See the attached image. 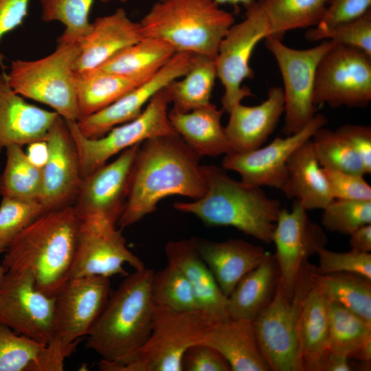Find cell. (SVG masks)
Here are the masks:
<instances>
[{
	"mask_svg": "<svg viewBox=\"0 0 371 371\" xmlns=\"http://www.w3.org/2000/svg\"><path fill=\"white\" fill-rule=\"evenodd\" d=\"M311 280L329 302L337 303L371 324V280L357 274H320L310 264Z\"/></svg>",
	"mask_w": 371,
	"mask_h": 371,
	"instance_id": "obj_34",
	"label": "cell"
},
{
	"mask_svg": "<svg viewBox=\"0 0 371 371\" xmlns=\"http://www.w3.org/2000/svg\"><path fill=\"white\" fill-rule=\"evenodd\" d=\"M94 0H39L41 19L45 22L59 21L65 30L57 43H77L91 30L89 15Z\"/></svg>",
	"mask_w": 371,
	"mask_h": 371,
	"instance_id": "obj_38",
	"label": "cell"
},
{
	"mask_svg": "<svg viewBox=\"0 0 371 371\" xmlns=\"http://www.w3.org/2000/svg\"><path fill=\"white\" fill-rule=\"evenodd\" d=\"M201 157L179 135L151 138L141 144L124 210L117 225L131 226L154 212L163 199L180 195L192 200L206 192Z\"/></svg>",
	"mask_w": 371,
	"mask_h": 371,
	"instance_id": "obj_1",
	"label": "cell"
},
{
	"mask_svg": "<svg viewBox=\"0 0 371 371\" xmlns=\"http://www.w3.org/2000/svg\"><path fill=\"white\" fill-rule=\"evenodd\" d=\"M334 199L371 200V186L364 175L324 168Z\"/></svg>",
	"mask_w": 371,
	"mask_h": 371,
	"instance_id": "obj_46",
	"label": "cell"
},
{
	"mask_svg": "<svg viewBox=\"0 0 371 371\" xmlns=\"http://www.w3.org/2000/svg\"><path fill=\"white\" fill-rule=\"evenodd\" d=\"M159 1V0H157ZM219 5L231 4L234 5H243L245 8L256 0H215Z\"/></svg>",
	"mask_w": 371,
	"mask_h": 371,
	"instance_id": "obj_55",
	"label": "cell"
},
{
	"mask_svg": "<svg viewBox=\"0 0 371 371\" xmlns=\"http://www.w3.org/2000/svg\"><path fill=\"white\" fill-rule=\"evenodd\" d=\"M5 150L6 162L0 177V194L2 197L40 202L42 168L32 161L23 146L12 145Z\"/></svg>",
	"mask_w": 371,
	"mask_h": 371,
	"instance_id": "obj_36",
	"label": "cell"
},
{
	"mask_svg": "<svg viewBox=\"0 0 371 371\" xmlns=\"http://www.w3.org/2000/svg\"><path fill=\"white\" fill-rule=\"evenodd\" d=\"M306 38L309 41L328 40L355 47L371 56V9L357 19L330 28L313 27L306 32Z\"/></svg>",
	"mask_w": 371,
	"mask_h": 371,
	"instance_id": "obj_42",
	"label": "cell"
},
{
	"mask_svg": "<svg viewBox=\"0 0 371 371\" xmlns=\"http://www.w3.org/2000/svg\"><path fill=\"white\" fill-rule=\"evenodd\" d=\"M177 53L166 42L144 36L122 50L98 67V70L147 80Z\"/></svg>",
	"mask_w": 371,
	"mask_h": 371,
	"instance_id": "obj_31",
	"label": "cell"
},
{
	"mask_svg": "<svg viewBox=\"0 0 371 371\" xmlns=\"http://www.w3.org/2000/svg\"><path fill=\"white\" fill-rule=\"evenodd\" d=\"M198 343L216 350L232 371L271 370L259 347L253 321L229 317L214 322Z\"/></svg>",
	"mask_w": 371,
	"mask_h": 371,
	"instance_id": "obj_26",
	"label": "cell"
},
{
	"mask_svg": "<svg viewBox=\"0 0 371 371\" xmlns=\"http://www.w3.org/2000/svg\"><path fill=\"white\" fill-rule=\"evenodd\" d=\"M297 334L303 371H321L328 352V300L313 284L302 305Z\"/></svg>",
	"mask_w": 371,
	"mask_h": 371,
	"instance_id": "obj_30",
	"label": "cell"
},
{
	"mask_svg": "<svg viewBox=\"0 0 371 371\" xmlns=\"http://www.w3.org/2000/svg\"><path fill=\"white\" fill-rule=\"evenodd\" d=\"M371 0H328L323 19L315 27L320 30L357 19L370 10Z\"/></svg>",
	"mask_w": 371,
	"mask_h": 371,
	"instance_id": "obj_48",
	"label": "cell"
},
{
	"mask_svg": "<svg viewBox=\"0 0 371 371\" xmlns=\"http://www.w3.org/2000/svg\"><path fill=\"white\" fill-rule=\"evenodd\" d=\"M305 262L291 297L280 280L268 305L253 320L260 350L273 371H303L298 344V321L303 301L313 286Z\"/></svg>",
	"mask_w": 371,
	"mask_h": 371,
	"instance_id": "obj_9",
	"label": "cell"
},
{
	"mask_svg": "<svg viewBox=\"0 0 371 371\" xmlns=\"http://www.w3.org/2000/svg\"><path fill=\"white\" fill-rule=\"evenodd\" d=\"M150 287L157 305L178 311L199 310L190 283L174 265L168 264L164 269L154 271Z\"/></svg>",
	"mask_w": 371,
	"mask_h": 371,
	"instance_id": "obj_40",
	"label": "cell"
},
{
	"mask_svg": "<svg viewBox=\"0 0 371 371\" xmlns=\"http://www.w3.org/2000/svg\"><path fill=\"white\" fill-rule=\"evenodd\" d=\"M326 123L324 115L316 113L297 133L285 137H277L268 145L253 150L225 155L222 167L238 173L240 181L245 183L281 190L286 179L289 157Z\"/></svg>",
	"mask_w": 371,
	"mask_h": 371,
	"instance_id": "obj_17",
	"label": "cell"
},
{
	"mask_svg": "<svg viewBox=\"0 0 371 371\" xmlns=\"http://www.w3.org/2000/svg\"><path fill=\"white\" fill-rule=\"evenodd\" d=\"M190 240L227 297L240 280L260 265L269 253L262 247L242 239L216 242L192 237Z\"/></svg>",
	"mask_w": 371,
	"mask_h": 371,
	"instance_id": "obj_24",
	"label": "cell"
},
{
	"mask_svg": "<svg viewBox=\"0 0 371 371\" xmlns=\"http://www.w3.org/2000/svg\"><path fill=\"white\" fill-rule=\"evenodd\" d=\"M44 346L0 322V371L27 370Z\"/></svg>",
	"mask_w": 371,
	"mask_h": 371,
	"instance_id": "obj_44",
	"label": "cell"
},
{
	"mask_svg": "<svg viewBox=\"0 0 371 371\" xmlns=\"http://www.w3.org/2000/svg\"><path fill=\"white\" fill-rule=\"evenodd\" d=\"M350 236L349 243L352 250L362 253H370L371 223L359 227Z\"/></svg>",
	"mask_w": 371,
	"mask_h": 371,
	"instance_id": "obj_51",
	"label": "cell"
},
{
	"mask_svg": "<svg viewBox=\"0 0 371 371\" xmlns=\"http://www.w3.org/2000/svg\"><path fill=\"white\" fill-rule=\"evenodd\" d=\"M335 43L325 40L318 45L297 49L284 45L282 40L268 36L265 45L275 58L280 71L284 87L286 136L301 131L316 115L313 89L317 67Z\"/></svg>",
	"mask_w": 371,
	"mask_h": 371,
	"instance_id": "obj_11",
	"label": "cell"
},
{
	"mask_svg": "<svg viewBox=\"0 0 371 371\" xmlns=\"http://www.w3.org/2000/svg\"><path fill=\"white\" fill-rule=\"evenodd\" d=\"M280 280L274 254L268 253L245 275L227 297V311L234 319L253 321L271 300Z\"/></svg>",
	"mask_w": 371,
	"mask_h": 371,
	"instance_id": "obj_29",
	"label": "cell"
},
{
	"mask_svg": "<svg viewBox=\"0 0 371 371\" xmlns=\"http://www.w3.org/2000/svg\"><path fill=\"white\" fill-rule=\"evenodd\" d=\"M214 322L201 310L178 311L157 305L151 332L141 348L122 363L102 360V371H182L186 350Z\"/></svg>",
	"mask_w": 371,
	"mask_h": 371,
	"instance_id": "obj_7",
	"label": "cell"
},
{
	"mask_svg": "<svg viewBox=\"0 0 371 371\" xmlns=\"http://www.w3.org/2000/svg\"><path fill=\"white\" fill-rule=\"evenodd\" d=\"M223 111L212 103L183 113L171 109L170 123L188 147L201 158L233 153L221 124Z\"/></svg>",
	"mask_w": 371,
	"mask_h": 371,
	"instance_id": "obj_28",
	"label": "cell"
},
{
	"mask_svg": "<svg viewBox=\"0 0 371 371\" xmlns=\"http://www.w3.org/2000/svg\"><path fill=\"white\" fill-rule=\"evenodd\" d=\"M350 358L361 361L363 363L370 364L371 361V340L359 347Z\"/></svg>",
	"mask_w": 371,
	"mask_h": 371,
	"instance_id": "obj_54",
	"label": "cell"
},
{
	"mask_svg": "<svg viewBox=\"0 0 371 371\" xmlns=\"http://www.w3.org/2000/svg\"><path fill=\"white\" fill-rule=\"evenodd\" d=\"M165 254L168 264L177 267L188 280L199 310L213 322L229 318L227 311V297L199 255L190 238L168 241L165 246Z\"/></svg>",
	"mask_w": 371,
	"mask_h": 371,
	"instance_id": "obj_25",
	"label": "cell"
},
{
	"mask_svg": "<svg viewBox=\"0 0 371 371\" xmlns=\"http://www.w3.org/2000/svg\"><path fill=\"white\" fill-rule=\"evenodd\" d=\"M169 104L163 89L150 99L138 117L94 139L85 137L76 121L65 120L76 148L82 178L133 146L157 137L178 135L168 117Z\"/></svg>",
	"mask_w": 371,
	"mask_h": 371,
	"instance_id": "obj_10",
	"label": "cell"
},
{
	"mask_svg": "<svg viewBox=\"0 0 371 371\" xmlns=\"http://www.w3.org/2000/svg\"><path fill=\"white\" fill-rule=\"evenodd\" d=\"M5 273V271L4 268L3 267V266L1 264L0 265V282H1V279H2V278H3Z\"/></svg>",
	"mask_w": 371,
	"mask_h": 371,
	"instance_id": "obj_56",
	"label": "cell"
},
{
	"mask_svg": "<svg viewBox=\"0 0 371 371\" xmlns=\"http://www.w3.org/2000/svg\"><path fill=\"white\" fill-rule=\"evenodd\" d=\"M319 265H313V270L320 274L351 273L371 280V254L350 249L346 252H335L325 247L317 249Z\"/></svg>",
	"mask_w": 371,
	"mask_h": 371,
	"instance_id": "obj_45",
	"label": "cell"
},
{
	"mask_svg": "<svg viewBox=\"0 0 371 371\" xmlns=\"http://www.w3.org/2000/svg\"><path fill=\"white\" fill-rule=\"evenodd\" d=\"M100 1H102V3H109L111 1H117L120 3H126L128 2V1H131V0H100Z\"/></svg>",
	"mask_w": 371,
	"mask_h": 371,
	"instance_id": "obj_57",
	"label": "cell"
},
{
	"mask_svg": "<svg viewBox=\"0 0 371 371\" xmlns=\"http://www.w3.org/2000/svg\"><path fill=\"white\" fill-rule=\"evenodd\" d=\"M146 81L98 69L76 74L78 120L104 109Z\"/></svg>",
	"mask_w": 371,
	"mask_h": 371,
	"instance_id": "obj_33",
	"label": "cell"
},
{
	"mask_svg": "<svg viewBox=\"0 0 371 371\" xmlns=\"http://www.w3.org/2000/svg\"><path fill=\"white\" fill-rule=\"evenodd\" d=\"M352 368L346 356L328 350L322 366L321 371H350Z\"/></svg>",
	"mask_w": 371,
	"mask_h": 371,
	"instance_id": "obj_52",
	"label": "cell"
},
{
	"mask_svg": "<svg viewBox=\"0 0 371 371\" xmlns=\"http://www.w3.org/2000/svg\"><path fill=\"white\" fill-rule=\"evenodd\" d=\"M326 242L322 227L309 218L307 210L298 202L295 201L291 211L282 208L272 243L276 248L274 256L280 282L289 296L293 295L300 272L308 256L325 247Z\"/></svg>",
	"mask_w": 371,
	"mask_h": 371,
	"instance_id": "obj_18",
	"label": "cell"
},
{
	"mask_svg": "<svg viewBox=\"0 0 371 371\" xmlns=\"http://www.w3.org/2000/svg\"><path fill=\"white\" fill-rule=\"evenodd\" d=\"M59 115L26 102L0 73V153L8 146L45 141Z\"/></svg>",
	"mask_w": 371,
	"mask_h": 371,
	"instance_id": "obj_22",
	"label": "cell"
},
{
	"mask_svg": "<svg viewBox=\"0 0 371 371\" xmlns=\"http://www.w3.org/2000/svg\"><path fill=\"white\" fill-rule=\"evenodd\" d=\"M234 23L215 0H159L139 21L144 36L165 41L177 52L214 59Z\"/></svg>",
	"mask_w": 371,
	"mask_h": 371,
	"instance_id": "obj_5",
	"label": "cell"
},
{
	"mask_svg": "<svg viewBox=\"0 0 371 371\" xmlns=\"http://www.w3.org/2000/svg\"><path fill=\"white\" fill-rule=\"evenodd\" d=\"M76 247L69 278L86 276H126L124 265L135 270L145 267L126 245L122 229L105 218L89 216L79 219Z\"/></svg>",
	"mask_w": 371,
	"mask_h": 371,
	"instance_id": "obj_14",
	"label": "cell"
},
{
	"mask_svg": "<svg viewBox=\"0 0 371 371\" xmlns=\"http://www.w3.org/2000/svg\"><path fill=\"white\" fill-rule=\"evenodd\" d=\"M140 145L123 150L82 179L73 204L79 219L98 216L117 224L126 203Z\"/></svg>",
	"mask_w": 371,
	"mask_h": 371,
	"instance_id": "obj_16",
	"label": "cell"
},
{
	"mask_svg": "<svg viewBox=\"0 0 371 371\" xmlns=\"http://www.w3.org/2000/svg\"><path fill=\"white\" fill-rule=\"evenodd\" d=\"M370 101L371 56L357 48L335 43L317 67L314 104L364 108Z\"/></svg>",
	"mask_w": 371,
	"mask_h": 371,
	"instance_id": "obj_13",
	"label": "cell"
},
{
	"mask_svg": "<svg viewBox=\"0 0 371 371\" xmlns=\"http://www.w3.org/2000/svg\"><path fill=\"white\" fill-rule=\"evenodd\" d=\"M45 142L47 155L41 167L40 202L47 212L73 205L82 178L73 137L61 116L53 122Z\"/></svg>",
	"mask_w": 371,
	"mask_h": 371,
	"instance_id": "obj_19",
	"label": "cell"
},
{
	"mask_svg": "<svg viewBox=\"0 0 371 371\" xmlns=\"http://www.w3.org/2000/svg\"><path fill=\"white\" fill-rule=\"evenodd\" d=\"M78 43H57L49 55L34 60L12 61L8 79L19 95L46 104L66 121L79 119L74 67Z\"/></svg>",
	"mask_w": 371,
	"mask_h": 371,
	"instance_id": "obj_8",
	"label": "cell"
},
{
	"mask_svg": "<svg viewBox=\"0 0 371 371\" xmlns=\"http://www.w3.org/2000/svg\"><path fill=\"white\" fill-rule=\"evenodd\" d=\"M79 223L74 205L45 212L14 238L1 265L30 272L41 291L55 297L69 279Z\"/></svg>",
	"mask_w": 371,
	"mask_h": 371,
	"instance_id": "obj_2",
	"label": "cell"
},
{
	"mask_svg": "<svg viewBox=\"0 0 371 371\" xmlns=\"http://www.w3.org/2000/svg\"><path fill=\"white\" fill-rule=\"evenodd\" d=\"M28 146H30V147L27 155L29 158L36 165L42 167L47 155V148L45 141L34 142Z\"/></svg>",
	"mask_w": 371,
	"mask_h": 371,
	"instance_id": "obj_53",
	"label": "cell"
},
{
	"mask_svg": "<svg viewBox=\"0 0 371 371\" xmlns=\"http://www.w3.org/2000/svg\"><path fill=\"white\" fill-rule=\"evenodd\" d=\"M215 59L193 54L190 69L184 76L175 79L164 88L173 109L183 113L207 106L215 85Z\"/></svg>",
	"mask_w": 371,
	"mask_h": 371,
	"instance_id": "obj_32",
	"label": "cell"
},
{
	"mask_svg": "<svg viewBox=\"0 0 371 371\" xmlns=\"http://www.w3.org/2000/svg\"><path fill=\"white\" fill-rule=\"evenodd\" d=\"M192 54L177 52L153 76L104 109L76 122L86 137L98 138L113 128L138 117L150 99L172 80L181 78L190 67Z\"/></svg>",
	"mask_w": 371,
	"mask_h": 371,
	"instance_id": "obj_20",
	"label": "cell"
},
{
	"mask_svg": "<svg viewBox=\"0 0 371 371\" xmlns=\"http://www.w3.org/2000/svg\"><path fill=\"white\" fill-rule=\"evenodd\" d=\"M182 371H229L226 359L214 348L202 343L190 346L181 360Z\"/></svg>",
	"mask_w": 371,
	"mask_h": 371,
	"instance_id": "obj_47",
	"label": "cell"
},
{
	"mask_svg": "<svg viewBox=\"0 0 371 371\" xmlns=\"http://www.w3.org/2000/svg\"><path fill=\"white\" fill-rule=\"evenodd\" d=\"M336 131L360 157L366 174H371V128L368 125L345 124Z\"/></svg>",
	"mask_w": 371,
	"mask_h": 371,
	"instance_id": "obj_49",
	"label": "cell"
},
{
	"mask_svg": "<svg viewBox=\"0 0 371 371\" xmlns=\"http://www.w3.org/2000/svg\"><path fill=\"white\" fill-rule=\"evenodd\" d=\"M328 350L348 359L371 340V324L345 307L328 300Z\"/></svg>",
	"mask_w": 371,
	"mask_h": 371,
	"instance_id": "obj_37",
	"label": "cell"
},
{
	"mask_svg": "<svg viewBox=\"0 0 371 371\" xmlns=\"http://www.w3.org/2000/svg\"><path fill=\"white\" fill-rule=\"evenodd\" d=\"M45 211L38 201L2 197L0 204V253Z\"/></svg>",
	"mask_w": 371,
	"mask_h": 371,
	"instance_id": "obj_41",
	"label": "cell"
},
{
	"mask_svg": "<svg viewBox=\"0 0 371 371\" xmlns=\"http://www.w3.org/2000/svg\"><path fill=\"white\" fill-rule=\"evenodd\" d=\"M245 18L234 23L221 41L215 58L216 76L223 87L222 110L228 113L233 106L253 94L243 85L254 78L250 58L257 44L269 36L265 14L258 0L245 7Z\"/></svg>",
	"mask_w": 371,
	"mask_h": 371,
	"instance_id": "obj_12",
	"label": "cell"
},
{
	"mask_svg": "<svg viewBox=\"0 0 371 371\" xmlns=\"http://www.w3.org/2000/svg\"><path fill=\"white\" fill-rule=\"evenodd\" d=\"M323 210L322 225L330 232L350 235L371 223V200L333 199Z\"/></svg>",
	"mask_w": 371,
	"mask_h": 371,
	"instance_id": "obj_43",
	"label": "cell"
},
{
	"mask_svg": "<svg viewBox=\"0 0 371 371\" xmlns=\"http://www.w3.org/2000/svg\"><path fill=\"white\" fill-rule=\"evenodd\" d=\"M258 1L267 18L269 36L280 40L288 31L316 27L324 17L328 1V0Z\"/></svg>",
	"mask_w": 371,
	"mask_h": 371,
	"instance_id": "obj_35",
	"label": "cell"
},
{
	"mask_svg": "<svg viewBox=\"0 0 371 371\" xmlns=\"http://www.w3.org/2000/svg\"><path fill=\"white\" fill-rule=\"evenodd\" d=\"M111 293L109 278H69L55 296L52 337L28 370H63L66 359L89 335Z\"/></svg>",
	"mask_w": 371,
	"mask_h": 371,
	"instance_id": "obj_6",
	"label": "cell"
},
{
	"mask_svg": "<svg viewBox=\"0 0 371 371\" xmlns=\"http://www.w3.org/2000/svg\"><path fill=\"white\" fill-rule=\"evenodd\" d=\"M91 24L90 32L78 42L80 53L75 63L76 74L98 69L144 37L139 22L132 21L122 8L96 18Z\"/></svg>",
	"mask_w": 371,
	"mask_h": 371,
	"instance_id": "obj_21",
	"label": "cell"
},
{
	"mask_svg": "<svg viewBox=\"0 0 371 371\" xmlns=\"http://www.w3.org/2000/svg\"><path fill=\"white\" fill-rule=\"evenodd\" d=\"M30 0H0V41L8 33L22 25ZM4 56L0 53V66L4 71Z\"/></svg>",
	"mask_w": 371,
	"mask_h": 371,
	"instance_id": "obj_50",
	"label": "cell"
},
{
	"mask_svg": "<svg viewBox=\"0 0 371 371\" xmlns=\"http://www.w3.org/2000/svg\"><path fill=\"white\" fill-rule=\"evenodd\" d=\"M202 168L205 194L191 202H176L174 208L194 215L207 227H233L265 243H272L281 203L269 198L262 187L234 179L223 167Z\"/></svg>",
	"mask_w": 371,
	"mask_h": 371,
	"instance_id": "obj_3",
	"label": "cell"
},
{
	"mask_svg": "<svg viewBox=\"0 0 371 371\" xmlns=\"http://www.w3.org/2000/svg\"><path fill=\"white\" fill-rule=\"evenodd\" d=\"M153 273L146 267L135 270L111 293L87 336V348L102 360L126 361L149 337L156 306L150 287Z\"/></svg>",
	"mask_w": 371,
	"mask_h": 371,
	"instance_id": "obj_4",
	"label": "cell"
},
{
	"mask_svg": "<svg viewBox=\"0 0 371 371\" xmlns=\"http://www.w3.org/2000/svg\"><path fill=\"white\" fill-rule=\"evenodd\" d=\"M282 87H273L267 99L256 106L241 102L229 110L225 131L233 152L243 153L262 146L277 126L284 113Z\"/></svg>",
	"mask_w": 371,
	"mask_h": 371,
	"instance_id": "obj_23",
	"label": "cell"
},
{
	"mask_svg": "<svg viewBox=\"0 0 371 371\" xmlns=\"http://www.w3.org/2000/svg\"><path fill=\"white\" fill-rule=\"evenodd\" d=\"M305 210L324 209L334 199L315 154L311 139L299 146L286 162V177L281 189Z\"/></svg>",
	"mask_w": 371,
	"mask_h": 371,
	"instance_id": "obj_27",
	"label": "cell"
},
{
	"mask_svg": "<svg viewBox=\"0 0 371 371\" xmlns=\"http://www.w3.org/2000/svg\"><path fill=\"white\" fill-rule=\"evenodd\" d=\"M311 141L322 168L366 175L359 155L336 130L322 126L314 133Z\"/></svg>",
	"mask_w": 371,
	"mask_h": 371,
	"instance_id": "obj_39",
	"label": "cell"
},
{
	"mask_svg": "<svg viewBox=\"0 0 371 371\" xmlns=\"http://www.w3.org/2000/svg\"><path fill=\"white\" fill-rule=\"evenodd\" d=\"M55 297L41 291L32 275L9 270L0 282V322L46 345L54 332Z\"/></svg>",
	"mask_w": 371,
	"mask_h": 371,
	"instance_id": "obj_15",
	"label": "cell"
}]
</instances>
